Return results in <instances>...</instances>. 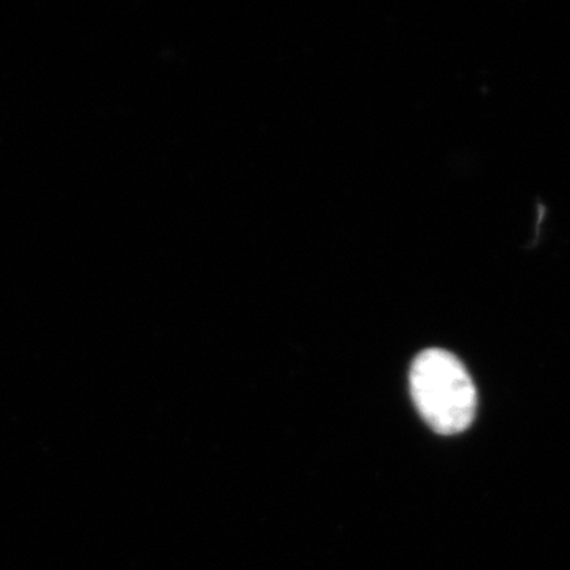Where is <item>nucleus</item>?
Wrapping results in <instances>:
<instances>
[{
  "label": "nucleus",
  "instance_id": "f257e3e1",
  "mask_svg": "<svg viewBox=\"0 0 570 570\" xmlns=\"http://www.w3.org/2000/svg\"><path fill=\"white\" fill-rule=\"evenodd\" d=\"M411 395L428 425L445 436L466 430L478 411V392L466 367L442 348H428L414 360Z\"/></svg>",
  "mask_w": 570,
  "mask_h": 570
}]
</instances>
